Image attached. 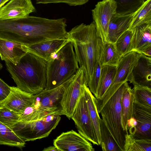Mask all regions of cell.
I'll list each match as a JSON object with an SVG mask.
<instances>
[{
    "label": "cell",
    "instance_id": "17",
    "mask_svg": "<svg viewBox=\"0 0 151 151\" xmlns=\"http://www.w3.org/2000/svg\"><path fill=\"white\" fill-rule=\"evenodd\" d=\"M133 13H116L112 17L108 27L107 42L114 43L120 36L129 29Z\"/></svg>",
    "mask_w": 151,
    "mask_h": 151
},
{
    "label": "cell",
    "instance_id": "39",
    "mask_svg": "<svg viewBox=\"0 0 151 151\" xmlns=\"http://www.w3.org/2000/svg\"><path fill=\"white\" fill-rule=\"evenodd\" d=\"M3 68V65L1 63H0V70H1Z\"/></svg>",
    "mask_w": 151,
    "mask_h": 151
},
{
    "label": "cell",
    "instance_id": "38",
    "mask_svg": "<svg viewBox=\"0 0 151 151\" xmlns=\"http://www.w3.org/2000/svg\"><path fill=\"white\" fill-rule=\"evenodd\" d=\"M9 0H0V8Z\"/></svg>",
    "mask_w": 151,
    "mask_h": 151
},
{
    "label": "cell",
    "instance_id": "2",
    "mask_svg": "<svg viewBox=\"0 0 151 151\" xmlns=\"http://www.w3.org/2000/svg\"><path fill=\"white\" fill-rule=\"evenodd\" d=\"M68 38L72 42L79 64L84 72L87 83L92 75L97 61L99 37L93 22L86 25L81 23L68 32Z\"/></svg>",
    "mask_w": 151,
    "mask_h": 151
},
{
    "label": "cell",
    "instance_id": "31",
    "mask_svg": "<svg viewBox=\"0 0 151 151\" xmlns=\"http://www.w3.org/2000/svg\"><path fill=\"white\" fill-rule=\"evenodd\" d=\"M19 114L6 108L0 106V122L12 128L18 122Z\"/></svg>",
    "mask_w": 151,
    "mask_h": 151
},
{
    "label": "cell",
    "instance_id": "26",
    "mask_svg": "<svg viewBox=\"0 0 151 151\" xmlns=\"http://www.w3.org/2000/svg\"><path fill=\"white\" fill-rule=\"evenodd\" d=\"M124 148V151H151V139H137L126 134Z\"/></svg>",
    "mask_w": 151,
    "mask_h": 151
},
{
    "label": "cell",
    "instance_id": "32",
    "mask_svg": "<svg viewBox=\"0 0 151 151\" xmlns=\"http://www.w3.org/2000/svg\"><path fill=\"white\" fill-rule=\"evenodd\" d=\"M101 67L100 62L97 59L94 66L92 76L88 84V86L90 91L94 95L96 98L97 97Z\"/></svg>",
    "mask_w": 151,
    "mask_h": 151
},
{
    "label": "cell",
    "instance_id": "23",
    "mask_svg": "<svg viewBox=\"0 0 151 151\" xmlns=\"http://www.w3.org/2000/svg\"><path fill=\"white\" fill-rule=\"evenodd\" d=\"M117 66L104 65L101 66L97 97L100 100L110 86L115 76Z\"/></svg>",
    "mask_w": 151,
    "mask_h": 151
},
{
    "label": "cell",
    "instance_id": "34",
    "mask_svg": "<svg viewBox=\"0 0 151 151\" xmlns=\"http://www.w3.org/2000/svg\"><path fill=\"white\" fill-rule=\"evenodd\" d=\"M10 90L11 86L0 78V103L6 98Z\"/></svg>",
    "mask_w": 151,
    "mask_h": 151
},
{
    "label": "cell",
    "instance_id": "7",
    "mask_svg": "<svg viewBox=\"0 0 151 151\" xmlns=\"http://www.w3.org/2000/svg\"><path fill=\"white\" fill-rule=\"evenodd\" d=\"M132 51L123 56L117 66L116 73L109 87L100 100H97V107L101 109L119 88L124 82H131L132 71L139 54Z\"/></svg>",
    "mask_w": 151,
    "mask_h": 151
},
{
    "label": "cell",
    "instance_id": "25",
    "mask_svg": "<svg viewBox=\"0 0 151 151\" xmlns=\"http://www.w3.org/2000/svg\"><path fill=\"white\" fill-rule=\"evenodd\" d=\"M26 143L8 127L0 122V145L20 148L25 146Z\"/></svg>",
    "mask_w": 151,
    "mask_h": 151
},
{
    "label": "cell",
    "instance_id": "22",
    "mask_svg": "<svg viewBox=\"0 0 151 151\" xmlns=\"http://www.w3.org/2000/svg\"><path fill=\"white\" fill-rule=\"evenodd\" d=\"M84 94L98 142L99 145H100L99 123V119L100 118L98 111L96 99L92 94L86 85L84 86Z\"/></svg>",
    "mask_w": 151,
    "mask_h": 151
},
{
    "label": "cell",
    "instance_id": "13",
    "mask_svg": "<svg viewBox=\"0 0 151 151\" xmlns=\"http://www.w3.org/2000/svg\"><path fill=\"white\" fill-rule=\"evenodd\" d=\"M130 83L151 88V57L139 53L134 67Z\"/></svg>",
    "mask_w": 151,
    "mask_h": 151
},
{
    "label": "cell",
    "instance_id": "16",
    "mask_svg": "<svg viewBox=\"0 0 151 151\" xmlns=\"http://www.w3.org/2000/svg\"><path fill=\"white\" fill-rule=\"evenodd\" d=\"M132 117L137 123L134 137L137 139H151V109L134 103Z\"/></svg>",
    "mask_w": 151,
    "mask_h": 151
},
{
    "label": "cell",
    "instance_id": "14",
    "mask_svg": "<svg viewBox=\"0 0 151 151\" xmlns=\"http://www.w3.org/2000/svg\"><path fill=\"white\" fill-rule=\"evenodd\" d=\"M35 11L31 0H11L0 8V20L26 17Z\"/></svg>",
    "mask_w": 151,
    "mask_h": 151
},
{
    "label": "cell",
    "instance_id": "15",
    "mask_svg": "<svg viewBox=\"0 0 151 151\" xmlns=\"http://www.w3.org/2000/svg\"><path fill=\"white\" fill-rule=\"evenodd\" d=\"M70 41L68 38H60L45 41L30 46L24 45L27 52L32 53L47 61Z\"/></svg>",
    "mask_w": 151,
    "mask_h": 151
},
{
    "label": "cell",
    "instance_id": "6",
    "mask_svg": "<svg viewBox=\"0 0 151 151\" xmlns=\"http://www.w3.org/2000/svg\"><path fill=\"white\" fill-rule=\"evenodd\" d=\"M60 115H51L42 119L29 122H18L12 129L14 133L25 142L47 137L58 125Z\"/></svg>",
    "mask_w": 151,
    "mask_h": 151
},
{
    "label": "cell",
    "instance_id": "20",
    "mask_svg": "<svg viewBox=\"0 0 151 151\" xmlns=\"http://www.w3.org/2000/svg\"><path fill=\"white\" fill-rule=\"evenodd\" d=\"M122 56L117 51L114 43H103L99 37L97 45V59L101 66H117Z\"/></svg>",
    "mask_w": 151,
    "mask_h": 151
},
{
    "label": "cell",
    "instance_id": "19",
    "mask_svg": "<svg viewBox=\"0 0 151 151\" xmlns=\"http://www.w3.org/2000/svg\"><path fill=\"white\" fill-rule=\"evenodd\" d=\"M27 52L24 45L0 37V57L2 60H8L15 64Z\"/></svg>",
    "mask_w": 151,
    "mask_h": 151
},
{
    "label": "cell",
    "instance_id": "8",
    "mask_svg": "<svg viewBox=\"0 0 151 151\" xmlns=\"http://www.w3.org/2000/svg\"><path fill=\"white\" fill-rule=\"evenodd\" d=\"M87 82L83 68L79 67L76 74L66 81L61 101L64 115L71 118L82 90Z\"/></svg>",
    "mask_w": 151,
    "mask_h": 151
},
{
    "label": "cell",
    "instance_id": "40",
    "mask_svg": "<svg viewBox=\"0 0 151 151\" xmlns=\"http://www.w3.org/2000/svg\"><path fill=\"white\" fill-rule=\"evenodd\" d=\"M144 0V1H145V0Z\"/></svg>",
    "mask_w": 151,
    "mask_h": 151
},
{
    "label": "cell",
    "instance_id": "24",
    "mask_svg": "<svg viewBox=\"0 0 151 151\" xmlns=\"http://www.w3.org/2000/svg\"><path fill=\"white\" fill-rule=\"evenodd\" d=\"M150 22H151V0H147L133 12L129 29L134 31L137 27Z\"/></svg>",
    "mask_w": 151,
    "mask_h": 151
},
{
    "label": "cell",
    "instance_id": "4",
    "mask_svg": "<svg viewBox=\"0 0 151 151\" xmlns=\"http://www.w3.org/2000/svg\"><path fill=\"white\" fill-rule=\"evenodd\" d=\"M66 81L59 86L51 89H45L33 95L32 104L26 108L22 113L26 122L42 119L51 115H64L61 101Z\"/></svg>",
    "mask_w": 151,
    "mask_h": 151
},
{
    "label": "cell",
    "instance_id": "35",
    "mask_svg": "<svg viewBox=\"0 0 151 151\" xmlns=\"http://www.w3.org/2000/svg\"><path fill=\"white\" fill-rule=\"evenodd\" d=\"M137 122L136 119L132 117L127 121V127L129 134L133 135L136 131Z\"/></svg>",
    "mask_w": 151,
    "mask_h": 151
},
{
    "label": "cell",
    "instance_id": "27",
    "mask_svg": "<svg viewBox=\"0 0 151 151\" xmlns=\"http://www.w3.org/2000/svg\"><path fill=\"white\" fill-rule=\"evenodd\" d=\"M100 145L103 151H120L114 139L104 122L99 119Z\"/></svg>",
    "mask_w": 151,
    "mask_h": 151
},
{
    "label": "cell",
    "instance_id": "3",
    "mask_svg": "<svg viewBox=\"0 0 151 151\" xmlns=\"http://www.w3.org/2000/svg\"><path fill=\"white\" fill-rule=\"evenodd\" d=\"M79 68L73 44L70 41L47 62L45 89L59 86L74 75Z\"/></svg>",
    "mask_w": 151,
    "mask_h": 151
},
{
    "label": "cell",
    "instance_id": "9",
    "mask_svg": "<svg viewBox=\"0 0 151 151\" xmlns=\"http://www.w3.org/2000/svg\"><path fill=\"white\" fill-rule=\"evenodd\" d=\"M84 86L71 119L74 122L78 133L93 145H99L84 94Z\"/></svg>",
    "mask_w": 151,
    "mask_h": 151
},
{
    "label": "cell",
    "instance_id": "12",
    "mask_svg": "<svg viewBox=\"0 0 151 151\" xmlns=\"http://www.w3.org/2000/svg\"><path fill=\"white\" fill-rule=\"evenodd\" d=\"M33 95L17 87L11 86L10 92L6 98L0 103V106L8 108L19 114L31 105Z\"/></svg>",
    "mask_w": 151,
    "mask_h": 151
},
{
    "label": "cell",
    "instance_id": "28",
    "mask_svg": "<svg viewBox=\"0 0 151 151\" xmlns=\"http://www.w3.org/2000/svg\"><path fill=\"white\" fill-rule=\"evenodd\" d=\"M132 89L134 103L143 107L151 109V88L134 86Z\"/></svg>",
    "mask_w": 151,
    "mask_h": 151
},
{
    "label": "cell",
    "instance_id": "29",
    "mask_svg": "<svg viewBox=\"0 0 151 151\" xmlns=\"http://www.w3.org/2000/svg\"><path fill=\"white\" fill-rule=\"evenodd\" d=\"M133 32L134 31L128 29L114 43L117 51L122 56L132 51L131 41Z\"/></svg>",
    "mask_w": 151,
    "mask_h": 151
},
{
    "label": "cell",
    "instance_id": "33",
    "mask_svg": "<svg viewBox=\"0 0 151 151\" xmlns=\"http://www.w3.org/2000/svg\"><path fill=\"white\" fill-rule=\"evenodd\" d=\"M89 0H35L37 4H47L52 3H65L70 6L81 5L87 2Z\"/></svg>",
    "mask_w": 151,
    "mask_h": 151
},
{
    "label": "cell",
    "instance_id": "30",
    "mask_svg": "<svg viewBox=\"0 0 151 151\" xmlns=\"http://www.w3.org/2000/svg\"><path fill=\"white\" fill-rule=\"evenodd\" d=\"M116 4V13L127 14L135 12L143 3V0H113Z\"/></svg>",
    "mask_w": 151,
    "mask_h": 151
},
{
    "label": "cell",
    "instance_id": "11",
    "mask_svg": "<svg viewBox=\"0 0 151 151\" xmlns=\"http://www.w3.org/2000/svg\"><path fill=\"white\" fill-rule=\"evenodd\" d=\"M58 151H94L91 142L72 130L62 133L53 140Z\"/></svg>",
    "mask_w": 151,
    "mask_h": 151
},
{
    "label": "cell",
    "instance_id": "1",
    "mask_svg": "<svg viewBox=\"0 0 151 151\" xmlns=\"http://www.w3.org/2000/svg\"><path fill=\"white\" fill-rule=\"evenodd\" d=\"M7 71L20 89L34 95L45 89L46 84L47 61L27 52L16 63L4 60Z\"/></svg>",
    "mask_w": 151,
    "mask_h": 151
},
{
    "label": "cell",
    "instance_id": "21",
    "mask_svg": "<svg viewBox=\"0 0 151 151\" xmlns=\"http://www.w3.org/2000/svg\"><path fill=\"white\" fill-rule=\"evenodd\" d=\"M134 103L132 89L128 84L124 91L121 101L122 124L126 134H129L127 121L132 117Z\"/></svg>",
    "mask_w": 151,
    "mask_h": 151
},
{
    "label": "cell",
    "instance_id": "37",
    "mask_svg": "<svg viewBox=\"0 0 151 151\" xmlns=\"http://www.w3.org/2000/svg\"><path fill=\"white\" fill-rule=\"evenodd\" d=\"M142 53L148 57H151V47L145 50Z\"/></svg>",
    "mask_w": 151,
    "mask_h": 151
},
{
    "label": "cell",
    "instance_id": "18",
    "mask_svg": "<svg viewBox=\"0 0 151 151\" xmlns=\"http://www.w3.org/2000/svg\"><path fill=\"white\" fill-rule=\"evenodd\" d=\"M151 22L136 27L131 41V51L142 53L151 47Z\"/></svg>",
    "mask_w": 151,
    "mask_h": 151
},
{
    "label": "cell",
    "instance_id": "36",
    "mask_svg": "<svg viewBox=\"0 0 151 151\" xmlns=\"http://www.w3.org/2000/svg\"><path fill=\"white\" fill-rule=\"evenodd\" d=\"M42 151H58L54 146H51L44 148Z\"/></svg>",
    "mask_w": 151,
    "mask_h": 151
},
{
    "label": "cell",
    "instance_id": "5",
    "mask_svg": "<svg viewBox=\"0 0 151 151\" xmlns=\"http://www.w3.org/2000/svg\"><path fill=\"white\" fill-rule=\"evenodd\" d=\"M128 85L127 82L124 83L102 107L98 111L121 151H124V146L126 133L122 124L121 101L123 93Z\"/></svg>",
    "mask_w": 151,
    "mask_h": 151
},
{
    "label": "cell",
    "instance_id": "10",
    "mask_svg": "<svg viewBox=\"0 0 151 151\" xmlns=\"http://www.w3.org/2000/svg\"><path fill=\"white\" fill-rule=\"evenodd\" d=\"M116 8L114 1L103 0L98 2L91 10L97 35L103 43L107 42L109 24L112 17L116 13Z\"/></svg>",
    "mask_w": 151,
    "mask_h": 151
}]
</instances>
